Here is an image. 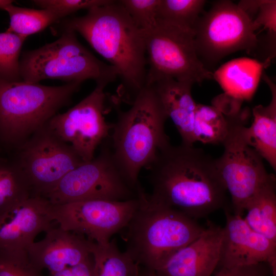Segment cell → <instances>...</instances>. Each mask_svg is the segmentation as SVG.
I'll return each instance as SVG.
<instances>
[{"label": "cell", "mask_w": 276, "mask_h": 276, "mask_svg": "<svg viewBox=\"0 0 276 276\" xmlns=\"http://www.w3.org/2000/svg\"><path fill=\"white\" fill-rule=\"evenodd\" d=\"M147 168L150 197L195 220L227 206L215 159L200 148L170 143Z\"/></svg>", "instance_id": "cell-1"}, {"label": "cell", "mask_w": 276, "mask_h": 276, "mask_svg": "<svg viewBox=\"0 0 276 276\" xmlns=\"http://www.w3.org/2000/svg\"><path fill=\"white\" fill-rule=\"evenodd\" d=\"M61 30L80 34L122 81L123 96L131 102L146 85L147 62L144 33L134 24L120 1L87 10L83 16L65 18Z\"/></svg>", "instance_id": "cell-2"}, {"label": "cell", "mask_w": 276, "mask_h": 276, "mask_svg": "<svg viewBox=\"0 0 276 276\" xmlns=\"http://www.w3.org/2000/svg\"><path fill=\"white\" fill-rule=\"evenodd\" d=\"M116 122L108 137L114 158L129 182L142 187L140 173L154 160L158 151L170 143L165 131L168 119L152 84L146 85L123 110L118 106Z\"/></svg>", "instance_id": "cell-3"}, {"label": "cell", "mask_w": 276, "mask_h": 276, "mask_svg": "<svg viewBox=\"0 0 276 276\" xmlns=\"http://www.w3.org/2000/svg\"><path fill=\"white\" fill-rule=\"evenodd\" d=\"M139 198V206L125 227V251L139 265L155 271L205 228L179 210L152 199L145 191Z\"/></svg>", "instance_id": "cell-4"}, {"label": "cell", "mask_w": 276, "mask_h": 276, "mask_svg": "<svg viewBox=\"0 0 276 276\" xmlns=\"http://www.w3.org/2000/svg\"><path fill=\"white\" fill-rule=\"evenodd\" d=\"M82 83L46 86L0 78V141L14 151L67 105Z\"/></svg>", "instance_id": "cell-5"}, {"label": "cell", "mask_w": 276, "mask_h": 276, "mask_svg": "<svg viewBox=\"0 0 276 276\" xmlns=\"http://www.w3.org/2000/svg\"><path fill=\"white\" fill-rule=\"evenodd\" d=\"M61 31L56 40L23 53L20 59L22 81L38 83L56 79L82 83L90 79L106 86L118 77L114 67L97 58L79 42L75 32Z\"/></svg>", "instance_id": "cell-6"}, {"label": "cell", "mask_w": 276, "mask_h": 276, "mask_svg": "<svg viewBox=\"0 0 276 276\" xmlns=\"http://www.w3.org/2000/svg\"><path fill=\"white\" fill-rule=\"evenodd\" d=\"M259 29L236 4L216 1L200 16L193 29L197 55L212 72L221 60L233 53L244 51L253 55Z\"/></svg>", "instance_id": "cell-7"}, {"label": "cell", "mask_w": 276, "mask_h": 276, "mask_svg": "<svg viewBox=\"0 0 276 276\" xmlns=\"http://www.w3.org/2000/svg\"><path fill=\"white\" fill-rule=\"evenodd\" d=\"M249 113L248 108L225 113L228 127L222 144L224 151L215 159L219 179L230 194L233 213L241 216L249 199L275 177L267 172L263 159L242 136V127L246 124Z\"/></svg>", "instance_id": "cell-8"}, {"label": "cell", "mask_w": 276, "mask_h": 276, "mask_svg": "<svg viewBox=\"0 0 276 276\" xmlns=\"http://www.w3.org/2000/svg\"><path fill=\"white\" fill-rule=\"evenodd\" d=\"M108 137L101 144L96 157L67 173L44 197L53 205L139 198L144 189L134 187L125 176L114 158Z\"/></svg>", "instance_id": "cell-9"}, {"label": "cell", "mask_w": 276, "mask_h": 276, "mask_svg": "<svg viewBox=\"0 0 276 276\" xmlns=\"http://www.w3.org/2000/svg\"><path fill=\"white\" fill-rule=\"evenodd\" d=\"M144 33L146 84L163 77L194 84L213 80V72L205 68L197 55L193 31L157 20L152 29Z\"/></svg>", "instance_id": "cell-10"}, {"label": "cell", "mask_w": 276, "mask_h": 276, "mask_svg": "<svg viewBox=\"0 0 276 276\" xmlns=\"http://www.w3.org/2000/svg\"><path fill=\"white\" fill-rule=\"evenodd\" d=\"M14 151L13 159L28 180L33 195L42 197L67 173L84 162L47 124Z\"/></svg>", "instance_id": "cell-11"}, {"label": "cell", "mask_w": 276, "mask_h": 276, "mask_svg": "<svg viewBox=\"0 0 276 276\" xmlns=\"http://www.w3.org/2000/svg\"><path fill=\"white\" fill-rule=\"evenodd\" d=\"M140 198L125 201L87 200L52 204L54 222L65 231L105 245L128 225L140 205Z\"/></svg>", "instance_id": "cell-12"}, {"label": "cell", "mask_w": 276, "mask_h": 276, "mask_svg": "<svg viewBox=\"0 0 276 276\" xmlns=\"http://www.w3.org/2000/svg\"><path fill=\"white\" fill-rule=\"evenodd\" d=\"M106 86L96 84L88 96L47 123L60 139L70 145L84 162L95 157L97 148L109 136L112 124L104 117Z\"/></svg>", "instance_id": "cell-13"}, {"label": "cell", "mask_w": 276, "mask_h": 276, "mask_svg": "<svg viewBox=\"0 0 276 276\" xmlns=\"http://www.w3.org/2000/svg\"><path fill=\"white\" fill-rule=\"evenodd\" d=\"M218 266L232 267L266 263L276 276V242L254 231L242 216L226 206Z\"/></svg>", "instance_id": "cell-14"}, {"label": "cell", "mask_w": 276, "mask_h": 276, "mask_svg": "<svg viewBox=\"0 0 276 276\" xmlns=\"http://www.w3.org/2000/svg\"><path fill=\"white\" fill-rule=\"evenodd\" d=\"M52 204L32 195L0 215V252L28 251L36 236L53 227Z\"/></svg>", "instance_id": "cell-15"}, {"label": "cell", "mask_w": 276, "mask_h": 276, "mask_svg": "<svg viewBox=\"0 0 276 276\" xmlns=\"http://www.w3.org/2000/svg\"><path fill=\"white\" fill-rule=\"evenodd\" d=\"M28 249L32 265L50 274L71 268L92 258L91 243L83 236L53 226Z\"/></svg>", "instance_id": "cell-16"}, {"label": "cell", "mask_w": 276, "mask_h": 276, "mask_svg": "<svg viewBox=\"0 0 276 276\" xmlns=\"http://www.w3.org/2000/svg\"><path fill=\"white\" fill-rule=\"evenodd\" d=\"M223 227L209 224L194 241L154 271L157 276H211L218 266Z\"/></svg>", "instance_id": "cell-17"}, {"label": "cell", "mask_w": 276, "mask_h": 276, "mask_svg": "<svg viewBox=\"0 0 276 276\" xmlns=\"http://www.w3.org/2000/svg\"><path fill=\"white\" fill-rule=\"evenodd\" d=\"M152 84L181 138V143L193 146V122L197 104L191 90L193 83L171 78H159Z\"/></svg>", "instance_id": "cell-18"}, {"label": "cell", "mask_w": 276, "mask_h": 276, "mask_svg": "<svg viewBox=\"0 0 276 276\" xmlns=\"http://www.w3.org/2000/svg\"><path fill=\"white\" fill-rule=\"evenodd\" d=\"M270 63L247 57L234 59L214 71L213 80L223 90L224 96L242 104L252 98L265 69Z\"/></svg>", "instance_id": "cell-19"}, {"label": "cell", "mask_w": 276, "mask_h": 276, "mask_svg": "<svg viewBox=\"0 0 276 276\" xmlns=\"http://www.w3.org/2000/svg\"><path fill=\"white\" fill-rule=\"evenodd\" d=\"M264 72L261 79L270 90V102L266 106L258 105L253 108L252 123L249 127L243 125L241 133L246 143L275 171L276 85Z\"/></svg>", "instance_id": "cell-20"}, {"label": "cell", "mask_w": 276, "mask_h": 276, "mask_svg": "<svg viewBox=\"0 0 276 276\" xmlns=\"http://www.w3.org/2000/svg\"><path fill=\"white\" fill-rule=\"evenodd\" d=\"M275 177L264 185L247 203L243 218L255 232L276 242Z\"/></svg>", "instance_id": "cell-21"}, {"label": "cell", "mask_w": 276, "mask_h": 276, "mask_svg": "<svg viewBox=\"0 0 276 276\" xmlns=\"http://www.w3.org/2000/svg\"><path fill=\"white\" fill-rule=\"evenodd\" d=\"M93 276H138L140 266L126 252H122L116 242L105 245L91 242Z\"/></svg>", "instance_id": "cell-22"}, {"label": "cell", "mask_w": 276, "mask_h": 276, "mask_svg": "<svg viewBox=\"0 0 276 276\" xmlns=\"http://www.w3.org/2000/svg\"><path fill=\"white\" fill-rule=\"evenodd\" d=\"M3 10L7 12L10 18L6 31L27 37L65 18L61 13L52 10L22 8L12 4Z\"/></svg>", "instance_id": "cell-23"}, {"label": "cell", "mask_w": 276, "mask_h": 276, "mask_svg": "<svg viewBox=\"0 0 276 276\" xmlns=\"http://www.w3.org/2000/svg\"><path fill=\"white\" fill-rule=\"evenodd\" d=\"M227 116L214 105L197 104L194 122L195 142L222 144L228 131Z\"/></svg>", "instance_id": "cell-24"}, {"label": "cell", "mask_w": 276, "mask_h": 276, "mask_svg": "<svg viewBox=\"0 0 276 276\" xmlns=\"http://www.w3.org/2000/svg\"><path fill=\"white\" fill-rule=\"evenodd\" d=\"M32 195L28 180L13 159L0 158V215Z\"/></svg>", "instance_id": "cell-25"}, {"label": "cell", "mask_w": 276, "mask_h": 276, "mask_svg": "<svg viewBox=\"0 0 276 276\" xmlns=\"http://www.w3.org/2000/svg\"><path fill=\"white\" fill-rule=\"evenodd\" d=\"M206 2L205 0H160L157 20L193 31Z\"/></svg>", "instance_id": "cell-26"}, {"label": "cell", "mask_w": 276, "mask_h": 276, "mask_svg": "<svg viewBox=\"0 0 276 276\" xmlns=\"http://www.w3.org/2000/svg\"><path fill=\"white\" fill-rule=\"evenodd\" d=\"M27 37L6 31L0 33V78L21 81L19 56Z\"/></svg>", "instance_id": "cell-27"}, {"label": "cell", "mask_w": 276, "mask_h": 276, "mask_svg": "<svg viewBox=\"0 0 276 276\" xmlns=\"http://www.w3.org/2000/svg\"><path fill=\"white\" fill-rule=\"evenodd\" d=\"M120 2L134 24L143 32L156 25L160 0H120Z\"/></svg>", "instance_id": "cell-28"}, {"label": "cell", "mask_w": 276, "mask_h": 276, "mask_svg": "<svg viewBox=\"0 0 276 276\" xmlns=\"http://www.w3.org/2000/svg\"><path fill=\"white\" fill-rule=\"evenodd\" d=\"M0 276H42L31 263L27 251L0 252Z\"/></svg>", "instance_id": "cell-29"}, {"label": "cell", "mask_w": 276, "mask_h": 276, "mask_svg": "<svg viewBox=\"0 0 276 276\" xmlns=\"http://www.w3.org/2000/svg\"><path fill=\"white\" fill-rule=\"evenodd\" d=\"M111 0H35L32 2L41 9L52 10L65 17L82 9L87 10L108 4Z\"/></svg>", "instance_id": "cell-30"}, {"label": "cell", "mask_w": 276, "mask_h": 276, "mask_svg": "<svg viewBox=\"0 0 276 276\" xmlns=\"http://www.w3.org/2000/svg\"><path fill=\"white\" fill-rule=\"evenodd\" d=\"M254 22L262 31L276 33V1L264 0Z\"/></svg>", "instance_id": "cell-31"}, {"label": "cell", "mask_w": 276, "mask_h": 276, "mask_svg": "<svg viewBox=\"0 0 276 276\" xmlns=\"http://www.w3.org/2000/svg\"><path fill=\"white\" fill-rule=\"evenodd\" d=\"M271 274L266 263L239 266L232 267H220L213 276H269Z\"/></svg>", "instance_id": "cell-32"}, {"label": "cell", "mask_w": 276, "mask_h": 276, "mask_svg": "<svg viewBox=\"0 0 276 276\" xmlns=\"http://www.w3.org/2000/svg\"><path fill=\"white\" fill-rule=\"evenodd\" d=\"M264 0H242L237 5L254 21Z\"/></svg>", "instance_id": "cell-33"}, {"label": "cell", "mask_w": 276, "mask_h": 276, "mask_svg": "<svg viewBox=\"0 0 276 276\" xmlns=\"http://www.w3.org/2000/svg\"><path fill=\"white\" fill-rule=\"evenodd\" d=\"M140 266V265H139ZM138 276H157L154 271L140 266Z\"/></svg>", "instance_id": "cell-34"}, {"label": "cell", "mask_w": 276, "mask_h": 276, "mask_svg": "<svg viewBox=\"0 0 276 276\" xmlns=\"http://www.w3.org/2000/svg\"><path fill=\"white\" fill-rule=\"evenodd\" d=\"M13 2L10 0H0V9L3 10L7 6L12 4Z\"/></svg>", "instance_id": "cell-35"}]
</instances>
